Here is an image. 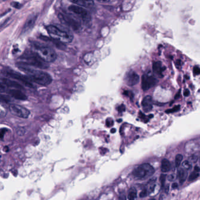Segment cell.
Instances as JSON below:
<instances>
[{
  "label": "cell",
  "instance_id": "d6a6232c",
  "mask_svg": "<svg viewBox=\"0 0 200 200\" xmlns=\"http://www.w3.org/2000/svg\"><path fill=\"white\" fill-rule=\"evenodd\" d=\"M117 110L119 112H124L125 110V106L123 105H120V106L117 107Z\"/></svg>",
  "mask_w": 200,
  "mask_h": 200
},
{
  "label": "cell",
  "instance_id": "484cf974",
  "mask_svg": "<svg viewBox=\"0 0 200 200\" xmlns=\"http://www.w3.org/2000/svg\"><path fill=\"white\" fill-rule=\"evenodd\" d=\"M180 106L178 105V106H175L174 107L173 109H168V110H167L166 111V113H170L175 112H177L178 110H180Z\"/></svg>",
  "mask_w": 200,
  "mask_h": 200
},
{
  "label": "cell",
  "instance_id": "6da1fadb",
  "mask_svg": "<svg viewBox=\"0 0 200 200\" xmlns=\"http://www.w3.org/2000/svg\"><path fill=\"white\" fill-rule=\"evenodd\" d=\"M17 67L27 75L31 81L42 86H48L52 82V78L48 73L32 68L24 63H18Z\"/></svg>",
  "mask_w": 200,
  "mask_h": 200
},
{
  "label": "cell",
  "instance_id": "836d02e7",
  "mask_svg": "<svg viewBox=\"0 0 200 200\" xmlns=\"http://www.w3.org/2000/svg\"><path fill=\"white\" fill-rule=\"evenodd\" d=\"M194 73L195 75H197V74H199L200 73V69L198 68V67H195L194 68Z\"/></svg>",
  "mask_w": 200,
  "mask_h": 200
},
{
  "label": "cell",
  "instance_id": "f35d334b",
  "mask_svg": "<svg viewBox=\"0 0 200 200\" xmlns=\"http://www.w3.org/2000/svg\"><path fill=\"white\" fill-rule=\"evenodd\" d=\"M200 171V167H198V166H195V168H194V171H195V172H197V173H198V172H199V171Z\"/></svg>",
  "mask_w": 200,
  "mask_h": 200
},
{
  "label": "cell",
  "instance_id": "ee69618b",
  "mask_svg": "<svg viewBox=\"0 0 200 200\" xmlns=\"http://www.w3.org/2000/svg\"><path fill=\"white\" fill-rule=\"evenodd\" d=\"M110 132H111L112 133H115L116 132V129H112Z\"/></svg>",
  "mask_w": 200,
  "mask_h": 200
},
{
  "label": "cell",
  "instance_id": "e575fe53",
  "mask_svg": "<svg viewBox=\"0 0 200 200\" xmlns=\"http://www.w3.org/2000/svg\"><path fill=\"white\" fill-rule=\"evenodd\" d=\"M184 95L185 96H188L190 95V91L188 89H186V90L184 92Z\"/></svg>",
  "mask_w": 200,
  "mask_h": 200
},
{
  "label": "cell",
  "instance_id": "7a4b0ae2",
  "mask_svg": "<svg viewBox=\"0 0 200 200\" xmlns=\"http://www.w3.org/2000/svg\"><path fill=\"white\" fill-rule=\"evenodd\" d=\"M20 59L22 61V63L32 66L38 68L45 69L49 67L48 63L44 61L36 52L26 51L24 54L21 56Z\"/></svg>",
  "mask_w": 200,
  "mask_h": 200
},
{
  "label": "cell",
  "instance_id": "d6986e66",
  "mask_svg": "<svg viewBox=\"0 0 200 200\" xmlns=\"http://www.w3.org/2000/svg\"><path fill=\"white\" fill-rule=\"evenodd\" d=\"M171 169V164L170 161L167 159H164L161 161V170L163 173H167Z\"/></svg>",
  "mask_w": 200,
  "mask_h": 200
},
{
  "label": "cell",
  "instance_id": "5b68a950",
  "mask_svg": "<svg viewBox=\"0 0 200 200\" xmlns=\"http://www.w3.org/2000/svg\"><path fill=\"white\" fill-rule=\"evenodd\" d=\"M154 169L149 164H143L137 167L133 171L134 177L139 178H143L151 176L154 174Z\"/></svg>",
  "mask_w": 200,
  "mask_h": 200
},
{
  "label": "cell",
  "instance_id": "ffe728a7",
  "mask_svg": "<svg viewBox=\"0 0 200 200\" xmlns=\"http://www.w3.org/2000/svg\"><path fill=\"white\" fill-rule=\"evenodd\" d=\"M159 190H160L159 186L157 185L156 184H154L151 185L150 187L149 193L150 195H156V194L159 193Z\"/></svg>",
  "mask_w": 200,
  "mask_h": 200
},
{
  "label": "cell",
  "instance_id": "f1b7e54d",
  "mask_svg": "<svg viewBox=\"0 0 200 200\" xmlns=\"http://www.w3.org/2000/svg\"><path fill=\"white\" fill-rule=\"evenodd\" d=\"M148 194V191L146 190H144L142 191V192L140 193V197L141 198H144L146 197Z\"/></svg>",
  "mask_w": 200,
  "mask_h": 200
},
{
  "label": "cell",
  "instance_id": "d590c367",
  "mask_svg": "<svg viewBox=\"0 0 200 200\" xmlns=\"http://www.w3.org/2000/svg\"><path fill=\"white\" fill-rule=\"evenodd\" d=\"M6 130H6L5 129H1V139H2L3 136H4V133H5Z\"/></svg>",
  "mask_w": 200,
  "mask_h": 200
},
{
  "label": "cell",
  "instance_id": "9a60e30c",
  "mask_svg": "<svg viewBox=\"0 0 200 200\" xmlns=\"http://www.w3.org/2000/svg\"><path fill=\"white\" fill-rule=\"evenodd\" d=\"M37 15H31L29 16L25 23L24 26L23 27V32H27L29 29H31L32 28V27L34 25L35 22L37 20Z\"/></svg>",
  "mask_w": 200,
  "mask_h": 200
},
{
  "label": "cell",
  "instance_id": "603a6c76",
  "mask_svg": "<svg viewBox=\"0 0 200 200\" xmlns=\"http://www.w3.org/2000/svg\"><path fill=\"white\" fill-rule=\"evenodd\" d=\"M183 159V157L181 154H177L176 157V159H175V164H176V167H179L181 164V163Z\"/></svg>",
  "mask_w": 200,
  "mask_h": 200
},
{
  "label": "cell",
  "instance_id": "ba28073f",
  "mask_svg": "<svg viewBox=\"0 0 200 200\" xmlns=\"http://www.w3.org/2000/svg\"><path fill=\"white\" fill-rule=\"evenodd\" d=\"M69 11L78 16L84 21H89L90 20V13L82 7L76 5H70L68 7Z\"/></svg>",
  "mask_w": 200,
  "mask_h": 200
},
{
  "label": "cell",
  "instance_id": "4316f807",
  "mask_svg": "<svg viewBox=\"0 0 200 200\" xmlns=\"http://www.w3.org/2000/svg\"><path fill=\"white\" fill-rule=\"evenodd\" d=\"M1 99L2 101L4 102L5 103H9L11 101V99L10 97L7 96H5L3 95H1Z\"/></svg>",
  "mask_w": 200,
  "mask_h": 200
},
{
  "label": "cell",
  "instance_id": "8fae6325",
  "mask_svg": "<svg viewBox=\"0 0 200 200\" xmlns=\"http://www.w3.org/2000/svg\"><path fill=\"white\" fill-rule=\"evenodd\" d=\"M125 81L127 85L130 86H134L139 82V76L133 71H130L126 73Z\"/></svg>",
  "mask_w": 200,
  "mask_h": 200
},
{
  "label": "cell",
  "instance_id": "ac0fdd59",
  "mask_svg": "<svg viewBox=\"0 0 200 200\" xmlns=\"http://www.w3.org/2000/svg\"><path fill=\"white\" fill-rule=\"evenodd\" d=\"M177 176L180 180V183L181 184H182L183 182H184V181L186 180L187 176V173L183 168H180L177 171Z\"/></svg>",
  "mask_w": 200,
  "mask_h": 200
},
{
  "label": "cell",
  "instance_id": "cb8c5ba5",
  "mask_svg": "<svg viewBox=\"0 0 200 200\" xmlns=\"http://www.w3.org/2000/svg\"><path fill=\"white\" fill-rule=\"evenodd\" d=\"M200 176L199 173L197 172H193L190 174V176H189L188 178V181H191L194 180L195 179H197L198 177Z\"/></svg>",
  "mask_w": 200,
  "mask_h": 200
},
{
  "label": "cell",
  "instance_id": "b9f144b4",
  "mask_svg": "<svg viewBox=\"0 0 200 200\" xmlns=\"http://www.w3.org/2000/svg\"><path fill=\"white\" fill-rule=\"evenodd\" d=\"M164 194H161V195H160V198H159V200H164Z\"/></svg>",
  "mask_w": 200,
  "mask_h": 200
},
{
  "label": "cell",
  "instance_id": "8d00e7d4",
  "mask_svg": "<svg viewBox=\"0 0 200 200\" xmlns=\"http://www.w3.org/2000/svg\"><path fill=\"white\" fill-rule=\"evenodd\" d=\"M119 200H126V198L125 195H120V196L119 197Z\"/></svg>",
  "mask_w": 200,
  "mask_h": 200
},
{
  "label": "cell",
  "instance_id": "e0dca14e",
  "mask_svg": "<svg viewBox=\"0 0 200 200\" xmlns=\"http://www.w3.org/2000/svg\"><path fill=\"white\" fill-rule=\"evenodd\" d=\"M71 2L76 4L78 6H83L85 7H91L94 4V2L93 1H82V0H78V1H71Z\"/></svg>",
  "mask_w": 200,
  "mask_h": 200
},
{
  "label": "cell",
  "instance_id": "9c48e42d",
  "mask_svg": "<svg viewBox=\"0 0 200 200\" xmlns=\"http://www.w3.org/2000/svg\"><path fill=\"white\" fill-rule=\"evenodd\" d=\"M9 108L11 113L16 116L24 119H27L29 117L30 112L25 107L18 105L11 104L10 105Z\"/></svg>",
  "mask_w": 200,
  "mask_h": 200
},
{
  "label": "cell",
  "instance_id": "d4e9b609",
  "mask_svg": "<svg viewBox=\"0 0 200 200\" xmlns=\"http://www.w3.org/2000/svg\"><path fill=\"white\" fill-rule=\"evenodd\" d=\"M11 5L13 7H14L15 8H17V9H20L21 8L22 5H21V4H20L19 2H15V1H13L11 3Z\"/></svg>",
  "mask_w": 200,
  "mask_h": 200
},
{
  "label": "cell",
  "instance_id": "ab89813d",
  "mask_svg": "<svg viewBox=\"0 0 200 200\" xmlns=\"http://www.w3.org/2000/svg\"><path fill=\"white\" fill-rule=\"evenodd\" d=\"M177 187H178V185H177V184L176 183H173V184H172V188H173V189L176 188H177Z\"/></svg>",
  "mask_w": 200,
  "mask_h": 200
},
{
  "label": "cell",
  "instance_id": "8992f818",
  "mask_svg": "<svg viewBox=\"0 0 200 200\" xmlns=\"http://www.w3.org/2000/svg\"><path fill=\"white\" fill-rule=\"evenodd\" d=\"M4 72L6 76L19 80L23 85H24L25 86L30 88H34V85L31 83V81L28 77L25 76L17 72H15L12 70H5L4 71Z\"/></svg>",
  "mask_w": 200,
  "mask_h": 200
},
{
  "label": "cell",
  "instance_id": "5bb4252c",
  "mask_svg": "<svg viewBox=\"0 0 200 200\" xmlns=\"http://www.w3.org/2000/svg\"><path fill=\"white\" fill-rule=\"evenodd\" d=\"M165 69V68L163 66L161 62L157 61L154 62L153 64V71L154 73L158 76L159 78L163 77V72Z\"/></svg>",
  "mask_w": 200,
  "mask_h": 200
},
{
  "label": "cell",
  "instance_id": "3957f363",
  "mask_svg": "<svg viewBox=\"0 0 200 200\" xmlns=\"http://www.w3.org/2000/svg\"><path fill=\"white\" fill-rule=\"evenodd\" d=\"M46 30L52 39L62 44L71 43L73 40V35L71 33L59 29L58 28L54 25L47 26Z\"/></svg>",
  "mask_w": 200,
  "mask_h": 200
},
{
  "label": "cell",
  "instance_id": "277c9868",
  "mask_svg": "<svg viewBox=\"0 0 200 200\" xmlns=\"http://www.w3.org/2000/svg\"><path fill=\"white\" fill-rule=\"evenodd\" d=\"M36 52L47 63L53 62L56 59V54L54 49L48 46H38L36 47Z\"/></svg>",
  "mask_w": 200,
  "mask_h": 200
},
{
  "label": "cell",
  "instance_id": "bcb514c9",
  "mask_svg": "<svg viewBox=\"0 0 200 200\" xmlns=\"http://www.w3.org/2000/svg\"></svg>",
  "mask_w": 200,
  "mask_h": 200
},
{
  "label": "cell",
  "instance_id": "4dcf8cb0",
  "mask_svg": "<svg viewBox=\"0 0 200 200\" xmlns=\"http://www.w3.org/2000/svg\"><path fill=\"white\" fill-rule=\"evenodd\" d=\"M24 129H23V128H19V129L17 130V133H18V135H20V136L23 135V134H24Z\"/></svg>",
  "mask_w": 200,
  "mask_h": 200
},
{
  "label": "cell",
  "instance_id": "2e32d148",
  "mask_svg": "<svg viewBox=\"0 0 200 200\" xmlns=\"http://www.w3.org/2000/svg\"><path fill=\"white\" fill-rule=\"evenodd\" d=\"M143 109L145 112H150L153 109L152 98L150 96H146L143 99L142 102Z\"/></svg>",
  "mask_w": 200,
  "mask_h": 200
},
{
  "label": "cell",
  "instance_id": "44dd1931",
  "mask_svg": "<svg viewBox=\"0 0 200 200\" xmlns=\"http://www.w3.org/2000/svg\"><path fill=\"white\" fill-rule=\"evenodd\" d=\"M137 197V191L134 188L131 189L128 195V200H135Z\"/></svg>",
  "mask_w": 200,
  "mask_h": 200
},
{
  "label": "cell",
  "instance_id": "7402d4cb",
  "mask_svg": "<svg viewBox=\"0 0 200 200\" xmlns=\"http://www.w3.org/2000/svg\"><path fill=\"white\" fill-rule=\"evenodd\" d=\"M182 167L184 170H189L192 168V164L190 161H184L182 164Z\"/></svg>",
  "mask_w": 200,
  "mask_h": 200
},
{
  "label": "cell",
  "instance_id": "52a82bcc",
  "mask_svg": "<svg viewBox=\"0 0 200 200\" xmlns=\"http://www.w3.org/2000/svg\"><path fill=\"white\" fill-rule=\"evenodd\" d=\"M58 18L59 21L63 24L66 25L69 27H71L73 30L77 31L81 28V25L78 20H75L73 17L64 14L62 13H59L58 14Z\"/></svg>",
  "mask_w": 200,
  "mask_h": 200
},
{
  "label": "cell",
  "instance_id": "4fadbf2b",
  "mask_svg": "<svg viewBox=\"0 0 200 200\" xmlns=\"http://www.w3.org/2000/svg\"><path fill=\"white\" fill-rule=\"evenodd\" d=\"M1 83L5 85V86L14 88L16 89L22 90L24 89L23 86H21L19 83H17V82H15L14 80H11L8 79H1Z\"/></svg>",
  "mask_w": 200,
  "mask_h": 200
},
{
  "label": "cell",
  "instance_id": "74e56055",
  "mask_svg": "<svg viewBox=\"0 0 200 200\" xmlns=\"http://www.w3.org/2000/svg\"><path fill=\"white\" fill-rule=\"evenodd\" d=\"M174 179V176L173 175H170L168 177V180L169 181H173Z\"/></svg>",
  "mask_w": 200,
  "mask_h": 200
},
{
  "label": "cell",
  "instance_id": "7c38bea8",
  "mask_svg": "<svg viewBox=\"0 0 200 200\" xmlns=\"http://www.w3.org/2000/svg\"><path fill=\"white\" fill-rule=\"evenodd\" d=\"M8 93L12 97L20 100H27V98H28L24 93H22L19 89H10L8 91Z\"/></svg>",
  "mask_w": 200,
  "mask_h": 200
},
{
  "label": "cell",
  "instance_id": "f6af8a7d",
  "mask_svg": "<svg viewBox=\"0 0 200 200\" xmlns=\"http://www.w3.org/2000/svg\"><path fill=\"white\" fill-rule=\"evenodd\" d=\"M154 200V199H150V200Z\"/></svg>",
  "mask_w": 200,
  "mask_h": 200
},
{
  "label": "cell",
  "instance_id": "f546056e",
  "mask_svg": "<svg viewBox=\"0 0 200 200\" xmlns=\"http://www.w3.org/2000/svg\"><path fill=\"white\" fill-rule=\"evenodd\" d=\"M113 124V120L111 119H107L106 120V125L108 127H110Z\"/></svg>",
  "mask_w": 200,
  "mask_h": 200
},
{
  "label": "cell",
  "instance_id": "60d3db41",
  "mask_svg": "<svg viewBox=\"0 0 200 200\" xmlns=\"http://www.w3.org/2000/svg\"><path fill=\"white\" fill-rule=\"evenodd\" d=\"M168 190H169V186L167 185V186H166V188H165V193H168Z\"/></svg>",
  "mask_w": 200,
  "mask_h": 200
},
{
  "label": "cell",
  "instance_id": "83f0119b",
  "mask_svg": "<svg viewBox=\"0 0 200 200\" xmlns=\"http://www.w3.org/2000/svg\"><path fill=\"white\" fill-rule=\"evenodd\" d=\"M166 175L161 174V176H160V183H161L162 186H163L164 185V183H165V182H166Z\"/></svg>",
  "mask_w": 200,
  "mask_h": 200
},
{
  "label": "cell",
  "instance_id": "30bf717a",
  "mask_svg": "<svg viewBox=\"0 0 200 200\" xmlns=\"http://www.w3.org/2000/svg\"><path fill=\"white\" fill-rule=\"evenodd\" d=\"M157 83V79L149 73H145L142 76V88L144 91L153 87Z\"/></svg>",
  "mask_w": 200,
  "mask_h": 200
},
{
  "label": "cell",
  "instance_id": "1f68e13d",
  "mask_svg": "<svg viewBox=\"0 0 200 200\" xmlns=\"http://www.w3.org/2000/svg\"><path fill=\"white\" fill-rule=\"evenodd\" d=\"M198 160V157L196 156H193L191 157L190 158V162L191 163H196V161H197Z\"/></svg>",
  "mask_w": 200,
  "mask_h": 200
},
{
  "label": "cell",
  "instance_id": "7bdbcfd3",
  "mask_svg": "<svg viewBox=\"0 0 200 200\" xmlns=\"http://www.w3.org/2000/svg\"><path fill=\"white\" fill-rule=\"evenodd\" d=\"M179 96H180V92H178V93L176 95V96H175V98H176V99H177V98H179Z\"/></svg>",
  "mask_w": 200,
  "mask_h": 200
}]
</instances>
